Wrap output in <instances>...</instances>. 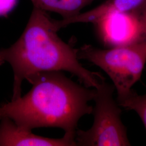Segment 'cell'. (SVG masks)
I'll use <instances>...</instances> for the list:
<instances>
[{
  "instance_id": "5",
  "label": "cell",
  "mask_w": 146,
  "mask_h": 146,
  "mask_svg": "<svg viewBox=\"0 0 146 146\" xmlns=\"http://www.w3.org/2000/svg\"><path fill=\"white\" fill-rule=\"evenodd\" d=\"M94 24L100 39L110 48L127 45L146 36L134 11L110 13Z\"/></svg>"
},
{
  "instance_id": "11",
  "label": "cell",
  "mask_w": 146,
  "mask_h": 146,
  "mask_svg": "<svg viewBox=\"0 0 146 146\" xmlns=\"http://www.w3.org/2000/svg\"><path fill=\"white\" fill-rule=\"evenodd\" d=\"M134 11L141 22L144 34L146 35V1Z\"/></svg>"
},
{
  "instance_id": "3",
  "label": "cell",
  "mask_w": 146,
  "mask_h": 146,
  "mask_svg": "<svg viewBox=\"0 0 146 146\" xmlns=\"http://www.w3.org/2000/svg\"><path fill=\"white\" fill-rule=\"evenodd\" d=\"M79 60L92 63L110 77L117 94L124 98L141 78L146 63V36L131 44L102 49L84 44L78 49Z\"/></svg>"
},
{
  "instance_id": "1",
  "label": "cell",
  "mask_w": 146,
  "mask_h": 146,
  "mask_svg": "<svg viewBox=\"0 0 146 146\" xmlns=\"http://www.w3.org/2000/svg\"><path fill=\"white\" fill-rule=\"evenodd\" d=\"M32 87L23 96L0 105V120L9 118L31 130L41 127L60 128L75 140L78 121L93 113L89 102L95 88L82 86L61 72L38 73L27 79Z\"/></svg>"
},
{
  "instance_id": "7",
  "label": "cell",
  "mask_w": 146,
  "mask_h": 146,
  "mask_svg": "<svg viewBox=\"0 0 146 146\" xmlns=\"http://www.w3.org/2000/svg\"><path fill=\"white\" fill-rule=\"evenodd\" d=\"M146 0H108L102 5L91 11L68 19L56 20V24L60 30L69 24L78 22H91L95 23L101 17L114 11H134L141 6Z\"/></svg>"
},
{
  "instance_id": "6",
  "label": "cell",
  "mask_w": 146,
  "mask_h": 146,
  "mask_svg": "<svg viewBox=\"0 0 146 146\" xmlns=\"http://www.w3.org/2000/svg\"><path fill=\"white\" fill-rule=\"evenodd\" d=\"M0 146H74L75 140L64 135L52 139L37 135L9 118L1 120Z\"/></svg>"
},
{
  "instance_id": "10",
  "label": "cell",
  "mask_w": 146,
  "mask_h": 146,
  "mask_svg": "<svg viewBox=\"0 0 146 146\" xmlns=\"http://www.w3.org/2000/svg\"><path fill=\"white\" fill-rule=\"evenodd\" d=\"M17 0H0V16L7 15L15 6Z\"/></svg>"
},
{
  "instance_id": "8",
  "label": "cell",
  "mask_w": 146,
  "mask_h": 146,
  "mask_svg": "<svg viewBox=\"0 0 146 146\" xmlns=\"http://www.w3.org/2000/svg\"><path fill=\"white\" fill-rule=\"evenodd\" d=\"M33 8L54 12L68 19L77 15L81 10L95 0H31Z\"/></svg>"
},
{
  "instance_id": "9",
  "label": "cell",
  "mask_w": 146,
  "mask_h": 146,
  "mask_svg": "<svg viewBox=\"0 0 146 146\" xmlns=\"http://www.w3.org/2000/svg\"><path fill=\"white\" fill-rule=\"evenodd\" d=\"M117 102L125 110L135 111L141 118L146 130V93L140 95L132 89L124 98L117 99Z\"/></svg>"
},
{
  "instance_id": "2",
  "label": "cell",
  "mask_w": 146,
  "mask_h": 146,
  "mask_svg": "<svg viewBox=\"0 0 146 146\" xmlns=\"http://www.w3.org/2000/svg\"><path fill=\"white\" fill-rule=\"evenodd\" d=\"M55 20L46 11L33 8L26 26L11 47L0 50V66L10 64L14 73L11 100L21 96L23 80L38 73L66 71L88 88H96L105 80L99 72L90 71L79 62L78 49L58 36Z\"/></svg>"
},
{
  "instance_id": "4",
  "label": "cell",
  "mask_w": 146,
  "mask_h": 146,
  "mask_svg": "<svg viewBox=\"0 0 146 146\" xmlns=\"http://www.w3.org/2000/svg\"><path fill=\"white\" fill-rule=\"evenodd\" d=\"M95 89L94 122L87 131H76V146H131L121 119L122 110L113 98L114 86L105 80Z\"/></svg>"
}]
</instances>
